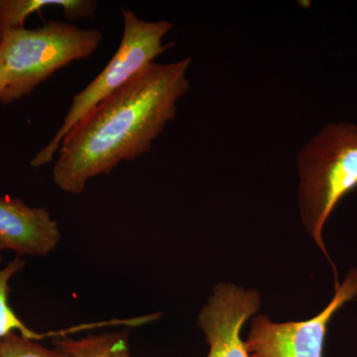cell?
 I'll list each match as a JSON object with an SVG mask.
<instances>
[{
  "label": "cell",
  "mask_w": 357,
  "mask_h": 357,
  "mask_svg": "<svg viewBox=\"0 0 357 357\" xmlns=\"http://www.w3.org/2000/svg\"><path fill=\"white\" fill-rule=\"evenodd\" d=\"M56 349L70 357H131L128 332L105 333L83 338H60Z\"/></svg>",
  "instance_id": "9c48e42d"
},
{
  "label": "cell",
  "mask_w": 357,
  "mask_h": 357,
  "mask_svg": "<svg viewBox=\"0 0 357 357\" xmlns=\"http://www.w3.org/2000/svg\"><path fill=\"white\" fill-rule=\"evenodd\" d=\"M356 298L357 268H351L335 286L330 303L312 319L277 323L265 314L255 316L245 340L249 357H324L331 321Z\"/></svg>",
  "instance_id": "5b68a950"
},
{
  "label": "cell",
  "mask_w": 357,
  "mask_h": 357,
  "mask_svg": "<svg viewBox=\"0 0 357 357\" xmlns=\"http://www.w3.org/2000/svg\"><path fill=\"white\" fill-rule=\"evenodd\" d=\"M297 166L301 220L332 265L337 286V267L326 249L324 229L338 203L357 188V126L326 124L300 150Z\"/></svg>",
  "instance_id": "7a4b0ae2"
},
{
  "label": "cell",
  "mask_w": 357,
  "mask_h": 357,
  "mask_svg": "<svg viewBox=\"0 0 357 357\" xmlns=\"http://www.w3.org/2000/svg\"><path fill=\"white\" fill-rule=\"evenodd\" d=\"M24 266V260L16 257L6 267L0 268V342L11 333H20L23 337L34 340L44 337L28 328L9 304L10 281Z\"/></svg>",
  "instance_id": "30bf717a"
},
{
  "label": "cell",
  "mask_w": 357,
  "mask_h": 357,
  "mask_svg": "<svg viewBox=\"0 0 357 357\" xmlns=\"http://www.w3.org/2000/svg\"><path fill=\"white\" fill-rule=\"evenodd\" d=\"M102 40L98 29L50 20L36 29L11 30L0 40L4 89L0 102L30 95L39 84L75 61L95 53Z\"/></svg>",
  "instance_id": "3957f363"
},
{
  "label": "cell",
  "mask_w": 357,
  "mask_h": 357,
  "mask_svg": "<svg viewBox=\"0 0 357 357\" xmlns=\"http://www.w3.org/2000/svg\"><path fill=\"white\" fill-rule=\"evenodd\" d=\"M48 7L62 8L70 20H91L98 2L93 0H0V40L11 30L24 27L26 18Z\"/></svg>",
  "instance_id": "ba28073f"
},
{
  "label": "cell",
  "mask_w": 357,
  "mask_h": 357,
  "mask_svg": "<svg viewBox=\"0 0 357 357\" xmlns=\"http://www.w3.org/2000/svg\"><path fill=\"white\" fill-rule=\"evenodd\" d=\"M4 89V79L3 75H2L1 69H0V98H1L2 93Z\"/></svg>",
  "instance_id": "7c38bea8"
},
{
  "label": "cell",
  "mask_w": 357,
  "mask_h": 357,
  "mask_svg": "<svg viewBox=\"0 0 357 357\" xmlns=\"http://www.w3.org/2000/svg\"><path fill=\"white\" fill-rule=\"evenodd\" d=\"M62 238L50 211L32 208L20 199L0 197V249L21 256H47Z\"/></svg>",
  "instance_id": "52a82bcc"
},
{
  "label": "cell",
  "mask_w": 357,
  "mask_h": 357,
  "mask_svg": "<svg viewBox=\"0 0 357 357\" xmlns=\"http://www.w3.org/2000/svg\"><path fill=\"white\" fill-rule=\"evenodd\" d=\"M122 17L123 33L119 49L102 73L74 96L57 132L30 162V165L34 168H40L53 161L63 140L73 128L173 46L174 43H163L166 35L174 27L169 21L143 20L126 9H122Z\"/></svg>",
  "instance_id": "277c9868"
},
{
  "label": "cell",
  "mask_w": 357,
  "mask_h": 357,
  "mask_svg": "<svg viewBox=\"0 0 357 357\" xmlns=\"http://www.w3.org/2000/svg\"><path fill=\"white\" fill-rule=\"evenodd\" d=\"M1 252H2V250H1V249H0V253H1ZM0 259H1V258H0Z\"/></svg>",
  "instance_id": "4fadbf2b"
},
{
  "label": "cell",
  "mask_w": 357,
  "mask_h": 357,
  "mask_svg": "<svg viewBox=\"0 0 357 357\" xmlns=\"http://www.w3.org/2000/svg\"><path fill=\"white\" fill-rule=\"evenodd\" d=\"M0 357H70L58 349H47L37 340L11 333L0 342Z\"/></svg>",
  "instance_id": "8fae6325"
},
{
  "label": "cell",
  "mask_w": 357,
  "mask_h": 357,
  "mask_svg": "<svg viewBox=\"0 0 357 357\" xmlns=\"http://www.w3.org/2000/svg\"><path fill=\"white\" fill-rule=\"evenodd\" d=\"M191 59L152 63L121 91L89 112L61 144L53 181L61 191L79 195L91 178L151 150L175 119L189 91Z\"/></svg>",
  "instance_id": "6da1fadb"
},
{
  "label": "cell",
  "mask_w": 357,
  "mask_h": 357,
  "mask_svg": "<svg viewBox=\"0 0 357 357\" xmlns=\"http://www.w3.org/2000/svg\"><path fill=\"white\" fill-rule=\"evenodd\" d=\"M260 307L257 291L232 283L215 285L198 316V326L208 344L206 357H249L241 333Z\"/></svg>",
  "instance_id": "8992f818"
}]
</instances>
